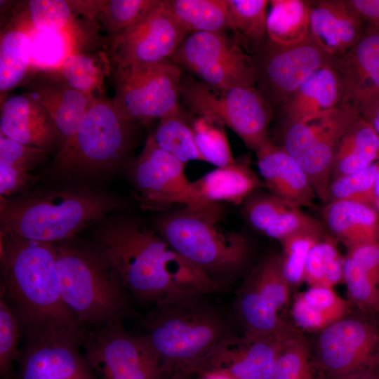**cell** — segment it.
Returning <instances> with one entry per match:
<instances>
[{
	"label": "cell",
	"mask_w": 379,
	"mask_h": 379,
	"mask_svg": "<svg viewBox=\"0 0 379 379\" xmlns=\"http://www.w3.org/2000/svg\"><path fill=\"white\" fill-rule=\"evenodd\" d=\"M351 305L332 288L310 286L296 297L291 316L298 329L318 333L350 313Z\"/></svg>",
	"instance_id": "cell-30"
},
{
	"label": "cell",
	"mask_w": 379,
	"mask_h": 379,
	"mask_svg": "<svg viewBox=\"0 0 379 379\" xmlns=\"http://www.w3.org/2000/svg\"><path fill=\"white\" fill-rule=\"evenodd\" d=\"M379 159V135L359 116L340 139L332 161L329 182L368 167Z\"/></svg>",
	"instance_id": "cell-31"
},
{
	"label": "cell",
	"mask_w": 379,
	"mask_h": 379,
	"mask_svg": "<svg viewBox=\"0 0 379 379\" xmlns=\"http://www.w3.org/2000/svg\"><path fill=\"white\" fill-rule=\"evenodd\" d=\"M0 134L20 143L58 152L60 137L46 110L26 93L1 103Z\"/></svg>",
	"instance_id": "cell-23"
},
{
	"label": "cell",
	"mask_w": 379,
	"mask_h": 379,
	"mask_svg": "<svg viewBox=\"0 0 379 379\" xmlns=\"http://www.w3.org/2000/svg\"><path fill=\"white\" fill-rule=\"evenodd\" d=\"M22 334L20 324L14 313L0 299V375L1 379H9L13 364L18 359L20 350L18 345Z\"/></svg>",
	"instance_id": "cell-46"
},
{
	"label": "cell",
	"mask_w": 379,
	"mask_h": 379,
	"mask_svg": "<svg viewBox=\"0 0 379 379\" xmlns=\"http://www.w3.org/2000/svg\"><path fill=\"white\" fill-rule=\"evenodd\" d=\"M55 245L58 290L79 329L121 321L131 312L132 297L93 244L73 238Z\"/></svg>",
	"instance_id": "cell-6"
},
{
	"label": "cell",
	"mask_w": 379,
	"mask_h": 379,
	"mask_svg": "<svg viewBox=\"0 0 379 379\" xmlns=\"http://www.w3.org/2000/svg\"><path fill=\"white\" fill-rule=\"evenodd\" d=\"M347 255L357 263L379 288V241L349 249Z\"/></svg>",
	"instance_id": "cell-49"
},
{
	"label": "cell",
	"mask_w": 379,
	"mask_h": 379,
	"mask_svg": "<svg viewBox=\"0 0 379 379\" xmlns=\"http://www.w3.org/2000/svg\"><path fill=\"white\" fill-rule=\"evenodd\" d=\"M269 4L267 34L270 41L290 46L309 36L310 1L272 0Z\"/></svg>",
	"instance_id": "cell-32"
},
{
	"label": "cell",
	"mask_w": 379,
	"mask_h": 379,
	"mask_svg": "<svg viewBox=\"0 0 379 379\" xmlns=\"http://www.w3.org/2000/svg\"><path fill=\"white\" fill-rule=\"evenodd\" d=\"M272 379H317L310 344L298 329L281 351Z\"/></svg>",
	"instance_id": "cell-41"
},
{
	"label": "cell",
	"mask_w": 379,
	"mask_h": 379,
	"mask_svg": "<svg viewBox=\"0 0 379 379\" xmlns=\"http://www.w3.org/2000/svg\"><path fill=\"white\" fill-rule=\"evenodd\" d=\"M171 59L215 88L255 86L253 57L225 32L190 34Z\"/></svg>",
	"instance_id": "cell-13"
},
{
	"label": "cell",
	"mask_w": 379,
	"mask_h": 379,
	"mask_svg": "<svg viewBox=\"0 0 379 379\" xmlns=\"http://www.w3.org/2000/svg\"><path fill=\"white\" fill-rule=\"evenodd\" d=\"M38 176L30 171L13 166L0 165V194L6 198L25 192L33 185Z\"/></svg>",
	"instance_id": "cell-48"
},
{
	"label": "cell",
	"mask_w": 379,
	"mask_h": 379,
	"mask_svg": "<svg viewBox=\"0 0 379 379\" xmlns=\"http://www.w3.org/2000/svg\"><path fill=\"white\" fill-rule=\"evenodd\" d=\"M187 35L166 7L164 0H157L137 22L107 40L112 68L167 61Z\"/></svg>",
	"instance_id": "cell-16"
},
{
	"label": "cell",
	"mask_w": 379,
	"mask_h": 379,
	"mask_svg": "<svg viewBox=\"0 0 379 379\" xmlns=\"http://www.w3.org/2000/svg\"><path fill=\"white\" fill-rule=\"evenodd\" d=\"M345 258L331 238L325 237L310 249L305 266L304 281L310 286L332 288L343 280Z\"/></svg>",
	"instance_id": "cell-37"
},
{
	"label": "cell",
	"mask_w": 379,
	"mask_h": 379,
	"mask_svg": "<svg viewBox=\"0 0 379 379\" xmlns=\"http://www.w3.org/2000/svg\"><path fill=\"white\" fill-rule=\"evenodd\" d=\"M93 244L132 297L154 306L219 290L156 231L138 218L108 220L93 232Z\"/></svg>",
	"instance_id": "cell-1"
},
{
	"label": "cell",
	"mask_w": 379,
	"mask_h": 379,
	"mask_svg": "<svg viewBox=\"0 0 379 379\" xmlns=\"http://www.w3.org/2000/svg\"><path fill=\"white\" fill-rule=\"evenodd\" d=\"M324 225L347 250L379 241V215L372 207L354 201L325 204Z\"/></svg>",
	"instance_id": "cell-28"
},
{
	"label": "cell",
	"mask_w": 379,
	"mask_h": 379,
	"mask_svg": "<svg viewBox=\"0 0 379 379\" xmlns=\"http://www.w3.org/2000/svg\"><path fill=\"white\" fill-rule=\"evenodd\" d=\"M360 116L350 105L298 119H284L281 146L308 176L317 197L325 201L336 147L349 126Z\"/></svg>",
	"instance_id": "cell-9"
},
{
	"label": "cell",
	"mask_w": 379,
	"mask_h": 379,
	"mask_svg": "<svg viewBox=\"0 0 379 379\" xmlns=\"http://www.w3.org/2000/svg\"><path fill=\"white\" fill-rule=\"evenodd\" d=\"M297 329L288 324L265 336L234 333L215 347L198 373L218 370L238 379H272L281 352Z\"/></svg>",
	"instance_id": "cell-19"
},
{
	"label": "cell",
	"mask_w": 379,
	"mask_h": 379,
	"mask_svg": "<svg viewBox=\"0 0 379 379\" xmlns=\"http://www.w3.org/2000/svg\"><path fill=\"white\" fill-rule=\"evenodd\" d=\"M289 291L280 254L267 255L250 271L236 295L234 313L243 334L265 336L282 331L288 324L279 312L288 302Z\"/></svg>",
	"instance_id": "cell-14"
},
{
	"label": "cell",
	"mask_w": 379,
	"mask_h": 379,
	"mask_svg": "<svg viewBox=\"0 0 379 379\" xmlns=\"http://www.w3.org/2000/svg\"><path fill=\"white\" fill-rule=\"evenodd\" d=\"M343 280L350 302L367 315L379 316V288L349 256L345 258Z\"/></svg>",
	"instance_id": "cell-42"
},
{
	"label": "cell",
	"mask_w": 379,
	"mask_h": 379,
	"mask_svg": "<svg viewBox=\"0 0 379 379\" xmlns=\"http://www.w3.org/2000/svg\"><path fill=\"white\" fill-rule=\"evenodd\" d=\"M213 208L168 211L155 220L154 229L220 291L247 272L253 250L245 234L219 223Z\"/></svg>",
	"instance_id": "cell-5"
},
{
	"label": "cell",
	"mask_w": 379,
	"mask_h": 379,
	"mask_svg": "<svg viewBox=\"0 0 379 379\" xmlns=\"http://www.w3.org/2000/svg\"><path fill=\"white\" fill-rule=\"evenodd\" d=\"M49 154L46 150L20 143L0 134V165L31 171L45 162Z\"/></svg>",
	"instance_id": "cell-47"
},
{
	"label": "cell",
	"mask_w": 379,
	"mask_h": 379,
	"mask_svg": "<svg viewBox=\"0 0 379 379\" xmlns=\"http://www.w3.org/2000/svg\"><path fill=\"white\" fill-rule=\"evenodd\" d=\"M127 205L118 196L83 187L1 197L0 237L55 244L75 238L83 229Z\"/></svg>",
	"instance_id": "cell-3"
},
{
	"label": "cell",
	"mask_w": 379,
	"mask_h": 379,
	"mask_svg": "<svg viewBox=\"0 0 379 379\" xmlns=\"http://www.w3.org/2000/svg\"><path fill=\"white\" fill-rule=\"evenodd\" d=\"M84 356L100 379H167L162 361L145 334L127 331L121 321L79 330Z\"/></svg>",
	"instance_id": "cell-10"
},
{
	"label": "cell",
	"mask_w": 379,
	"mask_h": 379,
	"mask_svg": "<svg viewBox=\"0 0 379 379\" xmlns=\"http://www.w3.org/2000/svg\"><path fill=\"white\" fill-rule=\"evenodd\" d=\"M149 135L160 148L185 165L190 161H202L192 126L183 119L180 110L159 120Z\"/></svg>",
	"instance_id": "cell-36"
},
{
	"label": "cell",
	"mask_w": 379,
	"mask_h": 379,
	"mask_svg": "<svg viewBox=\"0 0 379 379\" xmlns=\"http://www.w3.org/2000/svg\"><path fill=\"white\" fill-rule=\"evenodd\" d=\"M243 204L245 219L253 229L262 234L284 211L291 207L270 192L258 191L251 194Z\"/></svg>",
	"instance_id": "cell-44"
},
{
	"label": "cell",
	"mask_w": 379,
	"mask_h": 379,
	"mask_svg": "<svg viewBox=\"0 0 379 379\" xmlns=\"http://www.w3.org/2000/svg\"><path fill=\"white\" fill-rule=\"evenodd\" d=\"M79 330L46 332L27 339L18 357V379H95L79 347Z\"/></svg>",
	"instance_id": "cell-18"
},
{
	"label": "cell",
	"mask_w": 379,
	"mask_h": 379,
	"mask_svg": "<svg viewBox=\"0 0 379 379\" xmlns=\"http://www.w3.org/2000/svg\"><path fill=\"white\" fill-rule=\"evenodd\" d=\"M345 379H379V371L374 368H370Z\"/></svg>",
	"instance_id": "cell-53"
},
{
	"label": "cell",
	"mask_w": 379,
	"mask_h": 379,
	"mask_svg": "<svg viewBox=\"0 0 379 379\" xmlns=\"http://www.w3.org/2000/svg\"><path fill=\"white\" fill-rule=\"evenodd\" d=\"M263 186L250 166L236 161L192 182L190 199L185 207L199 209L222 202L241 204Z\"/></svg>",
	"instance_id": "cell-26"
},
{
	"label": "cell",
	"mask_w": 379,
	"mask_h": 379,
	"mask_svg": "<svg viewBox=\"0 0 379 379\" xmlns=\"http://www.w3.org/2000/svg\"><path fill=\"white\" fill-rule=\"evenodd\" d=\"M234 37L241 45H251L252 51L267 38V0H226Z\"/></svg>",
	"instance_id": "cell-35"
},
{
	"label": "cell",
	"mask_w": 379,
	"mask_h": 379,
	"mask_svg": "<svg viewBox=\"0 0 379 379\" xmlns=\"http://www.w3.org/2000/svg\"><path fill=\"white\" fill-rule=\"evenodd\" d=\"M190 373L182 371L173 372L167 379H190Z\"/></svg>",
	"instance_id": "cell-55"
},
{
	"label": "cell",
	"mask_w": 379,
	"mask_h": 379,
	"mask_svg": "<svg viewBox=\"0 0 379 379\" xmlns=\"http://www.w3.org/2000/svg\"><path fill=\"white\" fill-rule=\"evenodd\" d=\"M319 238L307 235H298L286 238L279 242L280 253L284 276L291 286H298L304 281L305 266L308 253Z\"/></svg>",
	"instance_id": "cell-45"
},
{
	"label": "cell",
	"mask_w": 379,
	"mask_h": 379,
	"mask_svg": "<svg viewBox=\"0 0 379 379\" xmlns=\"http://www.w3.org/2000/svg\"><path fill=\"white\" fill-rule=\"evenodd\" d=\"M53 244L1 237V298L26 339L46 332L79 330L58 290Z\"/></svg>",
	"instance_id": "cell-2"
},
{
	"label": "cell",
	"mask_w": 379,
	"mask_h": 379,
	"mask_svg": "<svg viewBox=\"0 0 379 379\" xmlns=\"http://www.w3.org/2000/svg\"><path fill=\"white\" fill-rule=\"evenodd\" d=\"M342 89L337 70L331 62L316 70L283 103L285 119H298L321 114L341 105Z\"/></svg>",
	"instance_id": "cell-27"
},
{
	"label": "cell",
	"mask_w": 379,
	"mask_h": 379,
	"mask_svg": "<svg viewBox=\"0 0 379 379\" xmlns=\"http://www.w3.org/2000/svg\"><path fill=\"white\" fill-rule=\"evenodd\" d=\"M196 146L202 161L224 167L236 161L223 125L200 116L192 124Z\"/></svg>",
	"instance_id": "cell-39"
},
{
	"label": "cell",
	"mask_w": 379,
	"mask_h": 379,
	"mask_svg": "<svg viewBox=\"0 0 379 379\" xmlns=\"http://www.w3.org/2000/svg\"><path fill=\"white\" fill-rule=\"evenodd\" d=\"M264 235L279 241L293 236L307 235L325 238L326 229L322 222L302 212L300 208L289 207L267 228Z\"/></svg>",
	"instance_id": "cell-43"
},
{
	"label": "cell",
	"mask_w": 379,
	"mask_h": 379,
	"mask_svg": "<svg viewBox=\"0 0 379 379\" xmlns=\"http://www.w3.org/2000/svg\"><path fill=\"white\" fill-rule=\"evenodd\" d=\"M339 75L341 105L357 107L379 100V31L368 26L354 46L331 58Z\"/></svg>",
	"instance_id": "cell-20"
},
{
	"label": "cell",
	"mask_w": 379,
	"mask_h": 379,
	"mask_svg": "<svg viewBox=\"0 0 379 379\" xmlns=\"http://www.w3.org/2000/svg\"><path fill=\"white\" fill-rule=\"evenodd\" d=\"M256 154L259 173L270 193L293 207L312 206L317 196L308 176L281 146L270 140Z\"/></svg>",
	"instance_id": "cell-25"
},
{
	"label": "cell",
	"mask_w": 379,
	"mask_h": 379,
	"mask_svg": "<svg viewBox=\"0 0 379 379\" xmlns=\"http://www.w3.org/2000/svg\"><path fill=\"white\" fill-rule=\"evenodd\" d=\"M314 365L328 379H345L373 367L379 345L375 317L357 310L317 333Z\"/></svg>",
	"instance_id": "cell-12"
},
{
	"label": "cell",
	"mask_w": 379,
	"mask_h": 379,
	"mask_svg": "<svg viewBox=\"0 0 379 379\" xmlns=\"http://www.w3.org/2000/svg\"><path fill=\"white\" fill-rule=\"evenodd\" d=\"M182 162L160 148L148 135L138 157L128 164V174L143 208L162 210L168 206H187L192 182Z\"/></svg>",
	"instance_id": "cell-17"
},
{
	"label": "cell",
	"mask_w": 379,
	"mask_h": 379,
	"mask_svg": "<svg viewBox=\"0 0 379 379\" xmlns=\"http://www.w3.org/2000/svg\"><path fill=\"white\" fill-rule=\"evenodd\" d=\"M364 118L379 135V100L365 102L357 107Z\"/></svg>",
	"instance_id": "cell-51"
},
{
	"label": "cell",
	"mask_w": 379,
	"mask_h": 379,
	"mask_svg": "<svg viewBox=\"0 0 379 379\" xmlns=\"http://www.w3.org/2000/svg\"><path fill=\"white\" fill-rule=\"evenodd\" d=\"M157 0L95 1L93 19L113 39L137 22Z\"/></svg>",
	"instance_id": "cell-38"
},
{
	"label": "cell",
	"mask_w": 379,
	"mask_h": 379,
	"mask_svg": "<svg viewBox=\"0 0 379 379\" xmlns=\"http://www.w3.org/2000/svg\"><path fill=\"white\" fill-rule=\"evenodd\" d=\"M376 319L378 321V325H379V316L376 317ZM373 368L379 371V345L377 351L376 358H375V362L373 366Z\"/></svg>",
	"instance_id": "cell-56"
},
{
	"label": "cell",
	"mask_w": 379,
	"mask_h": 379,
	"mask_svg": "<svg viewBox=\"0 0 379 379\" xmlns=\"http://www.w3.org/2000/svg\"><path fill=\"white\" fill-rule=\"evenodd\" d=\"M164 3L188 34L231 28L226 0H164Z\"/></svg>",
	"instance_id": "cell-33"
},
{
	"label": "cell",
	"mask_w": 379,
	"mask_h": 379,
	"mask_svg": "<svg viewBox=\"0 0 379 379\" xmlns=\"http://www.w3.org/2000/svg\"><path fill=\"white\" fill-rule=\"evenodd\" d=\"M253 52L255 87L272 108L281 106L307 79L331 60L310 36L290 46L267 38Z\"/></svg>",
	"instance_id": "cell-15"
},
{
	"label": "cell",
	"mask_w": 379,
	"mask_h": 379,
	"mask_svg": "<svg viewBox=\"0 0 379 379\" xmlns=\"http://www.w3.org/2000/svg\"><path fill=\"white\" fill-rule=\"evenodd\" d=\"M116 109L128 119L141 125L179 111L182 74L168 61L112 68Z\"/></svg>",
	"instance_id": "cell-11"
},
{
	"label": "cell",
	"mask_w": 379,
	"mask_h": 379,
	"mask_svg": "<svg viewBox=\"0 0 379 379\" xmlns=\"http://www.w3.org/2000/svg\"><path fill=\"white\" fill-rule=\"evenodd\" d=\"M372 208H374L377 212L379 211V166L375 175L373 185V201Z\"/></svg>",
	"instance_id": "cell-54"
},
{
	"label": "cell",
	"mask_w": 379,
	"mask_h": 379,
	"mask_svg": "<svg viewBox=\"0 0 379 379\" xmlns=\"http://www.w3.org/2000/svg\"><path fill=\"white\" fill-rule=\"evenodd\" d=\"M141 125L124 117L112 100L95 95L79 128L55 155L53 173L62 178H94L131 161Z\"/></svg>",
	"instance_id": "cell-7"
},
{
	"label": "cell",
	"mask_w": 379,
	"mask_h": 379,
	"mask_svg": "<svg viewBox=\"0 0 379 379\" xmlns=\"http://www.w3.org/2000/svg\"><path fill=\"white\" fill-rule=\"evenodd\" d=\"M364 21L379 31V0H348Z\"/></svg>",
	"instance_id": "cell-50"
},
{
	"label": "cell",
	"mask_w": 379,
	"mask_h": 379,
	"mask_svg": "<svg viewBox=\"0 0 379 379\" xmlns=\"http://www.w3.org/2000/svg\"><path fill=\"white\" fill-rule=\"evenodd\" d=\"M208 295L154 306L144 320V334L168 377L174 371L197 372L215 347L235 333L233 320Z\"/></svg>",
	"instance_id": "cell-4"
},
{
	"label": "cell",
	"mask_w": 379,
	"mask_h": 379,
	"mask_svg": "<svg viewBox=\"0 0 379 379\" xmlns=\"http://www.w3.org/2000/svg\"><path fill=\"white\" fill-rule=\"evenodd\" d=\"M40 69L72 89L88 95L103 94L105 77L112 70L109 55L105 52H71L58 63Z\"/></svg>",
	"instance_id": "cell-29"
},
{
	"label": "cell",
	"mask_w": 379,
	"mask_h": 379,
	"mask_svg": "<svg viewBox=\"0 0 379 379\" xmlns=\"http://www.w3.org/2000/svg\"><path fill=\"white\" fill-rule=\"evenodd\" d=\"M74 1L29 0L18 3L6 27L27 32L55 34L68 43L71 52L82 51L86 39Z\"/></svg>",
	"instance_id": "cell-24"
},
{
	"label": "cell",
	"mask_w": 379,
	"mask_h": 379,
	"mask_svg": "<svg viewBox=\"0 0 379 379\" xmlns=\"http://www.w3.org/2000/svg\"><path fill=\"white\" fill-rule=\"evenodd\" d=\"M180 91L192 109L228 126L255 152L270 141L268 131L273 108L255 86L218 89L182 77Z\"/></svg>",
	"instance_id": "cell-8"
},
{
	"label": "cell",
	"mask_w": 379,
	"mask_h": 379,
	"mask_svg": "<svg viewBox=\"0 0 379 379\" xmlns=\"http://www.w3.org/2000/svg\"><path fill=\"white\" fill-rule=\"evenodd\" d=\"M25 31L6 27L0 40V100L24 81L31 63L32 42Z\"/></svg>",
	"instance_id": "cell-34"
},
{
	"label": "cell",
	"mask_w": 379,
	"mask_h": 379,
	"mask_svg": "<svg viewBox=\"0 0 379 379\" xmlns=\"http://www.w3.org/2000/svg\"><path fill=\"white\" fill-rule=\"evenodd\" d=\"M377 161L360 171L340 176L328 184L324 204L336 201H354L372 207Z\"/></svg>",
	"instance_id": "cell-40"
},
{
	"label": "cell",
	"mask_w": 379,
	"mask_h": 379,
	"mask_svg": "<svg viewBox=\"0 0 379 379\" xmlns=\"http://www.w3.org/2000/svg\"><path fill=\"white\" fill-rule=\"evenodd\" d=\"M198 379H238L226 372L218 370H207L199 373Z\"/></svg>",
	"instance_id": "cell-52"
},
{
	"label": "cell",
	"mask_w": 379,
	"mask_h": 379,
	"mask_svg": "<svg viewBox=\"0 0 379 379\" xmlns=\"http://www.w3.org/2000/svg\"><path fill=\"white\" fill-rule=\"evenodd\" d=\"M23 86L25 93L53 119L60 137L59 151L76 133L94 95L75 91L40 69Z\"/></svg>",
	"instance_id": "cell-22"
},
{
	"label": "cell",
	"mask_w": 379,
	"mask_h": 379,
	"mask_svg": "<svg viewBox=\"0 0 379 379\" xmlns=\"http://www.w3.org/2000/svg\"><path fill=\"white\" fill-rule=\"evenodd\" d=\"M363 22L348 0L310 1L309 36L330 58L354 46L363 34Z\"/></svg>",
	"instance_id": "cell-21"
}]
</instances>
